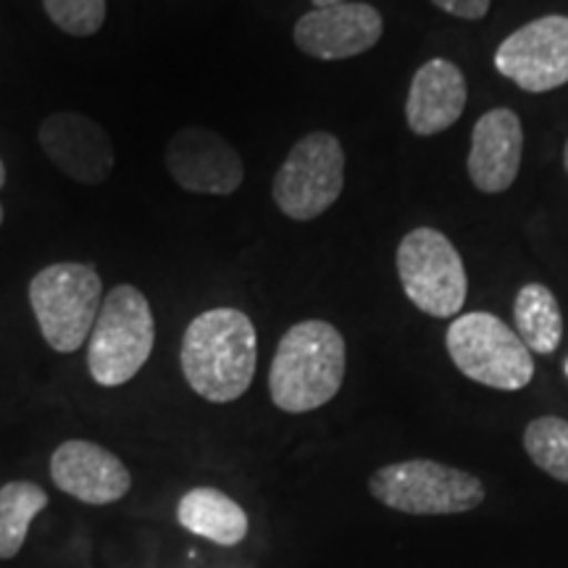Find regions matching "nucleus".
Wrapping results in <instances>:
<instances>
[{
	"label": "nucleus",
	"mask_w": 568,
	"mask_h": 568,
	"mask_svg": "<svg viewBox=\"0 0 568 568\" xmlns=\"http://www.w3.org/2000/svg\"><path fill=\"white\" fill-rule=\"evenodd\" d=\"M258 361V337L247 314L211 308L184 329L180 364L187 385L209 403H232L247 393Z\"/></svg>",
	"instance_id": "nucleus-1"
},
{
	"label": "nucleus",
	"mask_w": 568,
	"mask_h": 568,
	"mask_svg": "<svg viewBox=\"0 0 568 568\" xmlns=\"http://www.w3.org/2000/svg\"><path fill=\"white\" fill-rule=\"evenodd\" d=\"M169 174L182 190L197 195H232L245 180L240 153L222 134L205 126H184L169 140L166 153Z\"/></svg>",
	"instance_id": "nucleus-10"
},
{
	"label": "nucleus",
	"mask_w": 568,
	"mask_h": 568,
	"mask_svg": "<svg viewBox=\"0 0 568 568\" xmlns=\"http://www.w3.org/2000/svg\"><path fill=\"white\" fill-rule=\"evenodd\" d=\"M3 184H6V166L3 161H0V190H3Z\"/></svg>",
	"instance_id": "nucleus-23"
},
{
	"label": "nucleus",
	"mask_w": 568,
	"mask_h": 568,
	"mask_svg": "<svg viewBox=\"0 0 568 568\" xmlns=\"http://www.w3.org/2000/svg\"><path fill=\"white\" fill-rule=\"evenodd\" d=\"M51 477L61 493L88 506H111L130 493L132 474L124 460L88 439H69L55 447Z\"/></svg>",
	"instance_id": "nucleus-13"
},
{
	"label": "nucleus",
	"mask_w": 568,
	"mask_h": 568,
	"mask_svg": "<svg viewBox=\"0 0 568 568\" xmlns=\"http://www.w3.org/2000/svg\"><path fill=\"white\" fill-rule=\"evenodd\" d=\"M432 3L437 6V9H443L445 13H453V17L458 19H485L487 11H489V3L493 0H432Z\"/></svg>",
	"instance_id": "nucleus-21"
},
{
	"label": "nucleus",
	"mask_w": 568,
	"mask_h": 568,
	"mask_svg": "<svg viewBox=\"0 0 568 568\" xmlns=\"http://www.w3.org/2000/svg\"><path fill=\"white\" fill-rule=\"evenodd\" d=\"M495 69L524 92H548L568 82V17L552 13L508 34Z\"/></svg>",
	"instance_id": "nucleus-9"
},
{
	"label": "nucleus",
	"mask_w": 568,
	"mask_h": 568,
	"mask_svg": "<svg viewBox=\"0 0 568 568\" xmlns=\"http://www.w3.org/2000/svg\"><path fill=\"white\" fill-rule=\"evenodd\" d=\"M514 318L516 335L531 353L550 355L558 351L564 339V314L550 287L537 282L524 284L516 295Z\"/></svg>",
	"instance_id": "nucleus-17"
},
{
	"label": "nucleus",
	"mask_w": 568,
	"mask_h": 568,
	"mask_svg": "<svg viewBox=\"0 0 568 568\" xmlns=\"http://www.w3.org/2000/svg\"><path fill=\"white\" fill-rule=\"evenodd\" d=\"M30 305L45 343L74 353L90 339L103 305V282L90 264H53L32 276Z\"/></svg>",
	"instance_id": "nucleus-4"
},
{
	"label": "nucleus",
	"mask_w": 568,
	"mask_h": 568,
	"mask_svg": "<svg viewBox=\"0 0 568 568\" xmlns=\"http://www.w3.org/2000/svg\"><path fill=\"white\" fill-rule=\"evenodd\" d=\"M0 224H3V205H0Z\"/></svg>",
	"instance_id": "nucleus-25"
},
{
	"label": "nucleus",
	"mask_w": 568,
	"mask_h": 568,
	"mask_svg": "<svg viewBox=\"0 0 568 568\" xmlns=\"http://www.w3.org/2000/svg\"><path fill=\"white\" fill-rule=\"evenodd\" d=\"M385 21L368 3H339L332 9H314L295 24V45L305 55L322 61H343L361 55L379 42Z\"/></svg>",
	"instance_id": "nucleus-12"
},
{
	"label": "nucleus",
	"mask_w": 568,
	"mask_h": 568,
	"mask_svg": "<svg viewBox=\"0 0 568 568\" xmlns=\"http://www.w3.org/2000/svg\"><path fill=\"white\" fill-rule=\"evenodd\" d=\"M311 3H314V9H332V6L347 3V0H311Z\"/></svg>",
	"instance_id": "nucleus-22"
},
{
	"label": "nucleus",
	"mask_w": 568,
	"mask_h": 568,
	"mask_svg": "<svg viewBox=\"0 0 568 568\" xmlns=\"http://www.w3.org/2000/svg\"><path fill=\"white\" fill-rule=\"evenodd\" d=\"M45 13L71 38H90L103 27L105 0H42Z\"/></svg>",
	"instance_id": "nucleus-20"
},
{
	"label": "nucleus",
	"mask_w": 568,
	"mask_h": 568,
	"mask_svg": "<svg viewBox=\"0 0 568 568\" xmlns=\"http://www.w3.org/2000/svg\"><path fill=\"white\" fill-rule=\"evenodd\" d=\"M155 345V318L148 297L119 284L103 297L88 339V368L101 387H122L140 374Z\"/></svg>",
	"instance_id": "nucleus-3"
},
{
	"label": "nucleus",
	"mask_w": 568,
	"mask_h": 568,
	"mask_svg": "<svg viewBox=\"0 0 568 568\" xmlns=\"http://www.w3.org/2000/svg\"><path fill=\"white\" fill-rule=\"evenodd\" d=\"M524 155V126L516 111L493 109L474 124L468 176L481 193H506Z\"/></svg>",
	"instance_id": "nucleus-14"
},
{
	"label": "nucleus",
	"mask_w": 568,
	"mask_h": 568,
	"mask_svg": "<svg viewBox=\"0 0 568 568\" xmlns=\"http://www.w3.org/2000/svg\"><path fill=\"white\" fill-rule=\"evenodd\" d=\"M397 276L408 301L426 316L450 318L468 295L466 266L456 245L432 226H418L397 245Z\"/></svg>",
	"instance_id": "nucleus-7"
},
{
	"label": "nucleus",
	"mask_w": 568,
	"mask_h": 568,
	"mask_svg": "<svg viewBox=\"0 0 568 568\" xmlns=\"http://www.w3.org/2000/svg\"><path fill=\"white\" fill-rule=\"evenodd\" d=\"M564 166H566V172H568V140H566V151H564Z\"/></svg>",
	"instance_id": "nucleus-24"
},
{
	"label": "nucleus",
	"mask_w": 568,
	"mask_h": 568,
	"mask_svg": "<svg viewBox=\"0 0 568 568\" xmlns=\"http://www.w3.org/2000/svg\"><path fill=\"white\" fill-rule=\"evenodd\" d=\"M345 187V151L329 132L297 140L274 176L276 209L293 222H314L329 211Z\"/></svg>",
	"instance_id": "nucleus-8"
},
{
	"label": "nucleus",
	"mask_w": 568,
	"mask_h": 568,
	"mask_svg": "<svg viewBox=\"0 0 568 568\" xmlns=\"http://www.w3.org/2000/svg\"><path fill=\"white\" fill-rule=\"evenodd\" d=\"M368 489L382 506L410 516L466 514L485 503V485L474 474L426 458L379 468Z\"/></svg>",
	"instance_id": "nucleus-6"
},
{
	"label": "nucleus",
	"mask_w": 568,
	"mask_h": 568,
	"mask_svg": "<svg viewBox=\"0 0 568 568\" xmlns=\"http://www.w3.org/2000/svg\"><path fill=\"white\" fill-rule=\"evenodd\" d=\"M345 339L329 322H301L290 326L276 347L268 393L284 414H308L326 406L345 379Z\"/></svg>",
	"instance_id": "nucleus-2"
},
{
	"label": "nucleus",
	"mask_w": 568,
	"mask_h": 568,
	"mask_svg": "<svg viewBox=\"0 0 568 568\" xmlns=\"http://www.w3.org/2000/svg\"><path fill=\"white\" fill-rule=\"evenodd\" d=\"M176 521L213 545L232 548L247 537V514L230 495L213 487H195L176 506Z\"/></svg>",
	"instance_id": "nucleus-16"
},
{
	"label": "nucleus",
	"mask_w": 568,
	"mask_h": 568,
	"mask_svg": "<svg viewBox=\"0 0 568 568\" xmlns=\"http://www.w3.org/2000/svg\"><path fill=\"white\" fill-rule=\"evenodd\" d=\"M466 109V77L456 63L432 59L416 71L410 80L406 119L410 132L418 138H432L450 130L464 116Z\"/></svg>",
	"instance_id": "nucleus-15"
},
{
	"label": "nucleus",
	"mask_w": 568,
	"mask_h": 568,
	"mask_svg": "<svg viewBox=\"0 0 568 568\" xmlns=\"http://www.w3.org/2000/svg\"><path fill=\"white\" fill-rule=\"evenodd\" d=\"M48 495L34 481L19 479L0 487V560L19 556L32 518L45 510Z\"/></svg>",
	"instance_id": "nucleus-18"
},
{
	"label": "nucleus",
	"mask_w": 568,
	"mask_h": 568,
	"mask_svg": "<svg viewBox=\"0 0 568 568\" xmlns=\"http://www.w3.org/2000/svg\"><path fill=\"white\" fill-rule=\"evenodd\" d=\"M566 374H568V364H566Z\"/></svg>",
	"instance_id": "nucleus-26"
},
{
	"label": "nucleus",
	"mask_w": 568,
	"mask_h": 568,
	"mask_svg": "<svg viewBox=\"0 0 568 568\" xmlns=\"http://www.w3.org/2000/svg\"><path fill=\"white\" fill-rule=\"evenodd\" d=\"M42 153L59 172L82 184H101L113 172V145L109 132L77 111L51 113L40 124Z\"/></svg>",
	"instance_id": "nucleus-11"
},
{
	"label": "nucleus",
	"mask_w": 568,
	"mask_h": 568,
	"mask_svg": "<svg viewBox=\"0 0 568 568\" xmlns=\"http://www.w3.org/2000/svg\"><path fill=\"white\" fill-rule=\"evenodd\" d=\"M524 450L537 468L568 485V422L558 416H539L524 432Z\"/></svg>",
	"instance_id": "nucleus-19"
},
{
	"label": "nucleus",
	"mask_w": 568,
	"mask_h": 568,
	"mask_svg": "<svg viewBox=\"0 0 568 568\" xmlns=\"http://www.w3.org/2000/svg\"><path fill=\"white\" fill-rule=\"evenodd\" d=\"M456 368L479 385L516 393L535 376V358L516 329L485 311L458 316L445 337Z\"/></svg>",
	"instance_id": "nucleus-5"
}]
</instances>
